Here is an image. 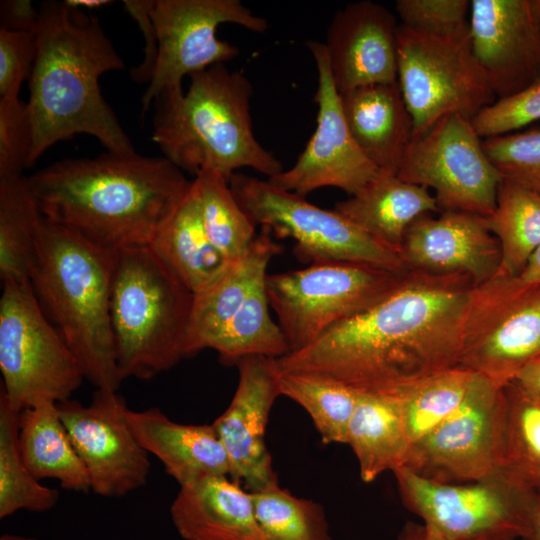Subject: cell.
<instances>
[{"label": "cell", "mask_w": 540, "mask_h": 540, "mask_svg": "<svg viewBox=\"0 0 540 540\" xmlns=\"http://www.w3.org/2000/svg\"><path fill=\"white\" fill-rule=\"evenodd\" d=\"M474 282L461 274L409 270L369 309L311 345L277 358L281 372L329 376L360 391L392 393L458 365Z\"/></svg>", "instance_id": "6da1fadb"}, {"label": "cell", "mask_w": 540, "mask_h": 540, "mask_svg": "<svg viewBox=\"0 0 540 540\" xmlns=\"http://www.w3.org/2000/svg\"><path fill=\"white\" fill-rule=\"evenodd\" d=\"M42 216L107 250L150 246L191 181L164 157L107 152L27 177Z\"/></svg>", "instance_id": "7a4b0ae2"}, {"label": "cell", "mask_w": 540, "mask_h": 540, "mask_svg": "<svg viewBox=\"0 0 540 540\" xmlns=\"http://www.w3.org/2000/svg\"><path fill=\"white\" fill-rule=\"evenodd\" d=\"M38 11L26 102L32 129L28 167L78 134L96 138L114 154L136 153L101 93L100 77L125 64L98 18L64 2H44Z\"/></svg>", "instance_id": "3957f363"}, {"label": "cell", "mask_w": 540, "mask_h": 540, "mask_svg": "<svg viewBox=\"0 0 540 540\" xmlns=\"http://www.w3.org/2000/svg\"><path fill=\"white\" fill-rule=\"evenodd\" d=\"M252 94L248 78L224 63L194 73L186 92L155 100L152 140L164 158L194 176L211 171L229 180L248 167L271 178L283 167L254 136Z\"/></svg>", "instance_id": "277c9868"}, {"label": "cell", "mask_w": 540, "mask_h": 540, "mask_svg": "<svg viewBox=\"0 0 540 540\" xmlns=\"http://www.w3.org/2000/svg\"><path fill=\"white\" fill-rule=\"evenodd\" d=\"M114 253L43 217L30 283L49 321L95 389L123 381L110 318Z\"/></svg>", "instance_id": "5b68a950"}, {"label": "cell", "mask_w": 540, "mask_h": 540, "mask_svg": "<svg viewBox=\"0 0 540 540\" xmlns=\"http://www.w3.org/2000/svg\"><path fill=\"white\" fill-rule=\"evenodd\" d=\"M193 298L150 246L114 252L110 318L123 380H149L186 358Z\"/></svg>", "instance_id": "8992f818"}, {"label": "cell", "mask_w": 540, "mask_h": 540, "mask_svg": "<svg viewBox=\"0 0 540 540\" xmlns=\"http://www.w3.org/2000/svg\"><path fill=\"white\" fill-rule=\"evenodd\" d=\"M0 393L21 412L44 402L61 403L85 380L79 363L43 312L30 281L2 282Z\"/></svg>", "instance_id": "52a82bcc"}, {"label": "cell", "mask_w": 540, "mask_h": 540, "mask_svg": "<svg viewBox=\"0 0 540 540\" xmlns=\"http://www.w3.org/2000/svg\"><path fill=\"white\" fill-rule=\"evenodd\" d=\"M406 274V273H405ZM405 274L364 263L329 261L266 277L270 308L289 353L388 296Z\"/></svg>", "instance_id": "ba28073f"}, {"label": "cell", "mask_w": 540, "mask_h": 540, "mask_svg": "<svg viewBox=\"0 0 540 540\" xmlns=\"http://www.w3.org/2000/svg\"><path fill=\"white\" fill-rule=\"evenodd\" d=\"M228 183L251 222L278 238L293 239L294 253L302 261L364 263L397 274L409 271L398 252L335 210L319 208L303 196L243 173H234Z\"/></svg>", "instance_id": "9c48e42d"}, {"label": "cell", "mask_w": 540, "mask_h": 540, "mask_svg": "<svg viewBox=\"0 0 540 540\" xmlns=\"http://www.w3.org/2000/svg\"><path fill=\"white\" fill-rule=\"evenodd\" d=\"M540 355V286L498 272L475 285L458 365L505 387Z\"/></svg>", "instance_id": "30bf717a"}, {"label": "cell", "mask_w": 540, "mask_h": 540, "mask_svg": "<svg viewBox=\"0 0 540 540\" xmlns=\"http://www.w3.org/2000/svg\"><path fill=\"white\" fill-rule=\"evenodd\" d=\"M397 83L413 122V137L441 118L472 119L496 100L468 34L438 38L399 24Z\"/></svg>", "instance_id": "8fae6325"}, {"label": "cell", "mask_w": 540, "mask_h": 540, "mask_svg": "<svg viewBox=\"0 0 540 540\" xmlns=\"http://www.w3.org/2000/svg\"><path fill=\"white\" fill-rule=\"evenodd\" d=\"M396 175L424 187L443 211L488 217L502 176L483 148L471 119L447 115L412 138Z\"/></svg>", "instance_id": "7c38bea8"}, {"label": "cell", "mask_w": 540, "mask_h": 540, "mask_svg": "<svg viewBox=\"0 0 540 540\" xmlns=\"http://www.w3.org/2000/svg\"><path fill=\"white\" fill-rule=\"evenodd\" d=\"M158 41L155 68L142 98V111L162 94L183 92L185 76L224 63L239 54L231 43L219 40L223 23L250 31L268 30V21L239 0H152L149 5Z\"/></svg>", "instance_id": "4fadbf2b"}, {"label": "cell", "mask_w": 540, "mask_h": 540, "mask_svg": "<svg viewBox=\"0 0 540 540\" xmlns=\"http://www.w3.org/2000/svg\"><path fill=\"white\" fill-rule=\"evenodd\" d=\"M393 473L404 506L444 539H521L533 493L501 476L469 483H444L407 467Z\"/></svg>", "instance_id": "5bb4252c"}, {"label": "cell", "mask_w": 540, "mask_h": 540, "mask_svg": "<svg viewBox=\"0 0 540 540\" xmlns=\"http://www.w3.org/2000/svg\"><path fill=\"white\" fill-rule=\"evenodd\" d=\"M505 408L504 387L481 376L456 411L411 445L403 467L444 483L494 476L502 452Z\"/></svg>", "instance_id": "9a60e30c"}, {"label": "cell", "mask_w": 540, "mask_h": 540, "mask_svg": "<svg viewBox=\"0 0 540 540\" xmlns=\"http://www.w3.org/2000/svg\"><path fill=\"white\" fill-rule=\"evenodd\" d=\"M57 404L94 494L118 498L146 485L149 454L128 423L129 408L122 395L95 389L87 405L71 399Z\"/></svg>", "instance_id": "2e32d148"}, {"label": "cell", "mask_w": 540, "mask_h": 540, "mask_svg": "<svg viewBox=\"0 0 540 540\" xmlns=\"http://www.w3.org/2000/svg\"><path fill=\"white\" fill-rule=\"evenodd\" d=\"M307 47L318 74L314 96L317 126L294 166L267 180L303 197L323 187H335L352 196L379 170L360 150L347 126L324 43L309 41Z\"/></svg>", "instance_id": "e0dca14e"}, {"label": "cell", "mask_w": 540, "mask_h": 540, "mask_svg": "<svg viewBox=\"0 0 540 540\" xmlns=\"http://www.w3.org/2000/svg\"><path fill=\"white\" fill-rule=\"evenodd\" d=\"M239 379L227 409L212 423L230 462V477L249 492L278 486L265 443V431L278 396L277 358L251 355L240 359Z\"/></svg>", "instance_id": "ac0fdd59"}, {"label": "cell", "mask_w": 540, "mask_h": 540, "mask_svg": "<svg viewBox=\"0 0 540 540\" xmlns=\"http://www.w3.org/2000/svg\"><path fill=\"white\" fill-rule=\"evenodd\" d=\"M469 32L496 98L540 79V22L533 0H472Z\"/></svg>", "instance_id": "d6986e66"}, {"label": "cell", "mask_w": 540, "mask_h": 540, "mask_svg": "<svg viewBox=\"0 0 540 540\" xmlns=\"http://www.w3.org/2000/svg\"><path fill=\"white\" fill-rule=\"evenodd\" d=\"M398 27L391 11L369 0L349 3L334 15L324 45L339 94L397 82Z\"/></svg>", "instance_id": "ffe728a7"}, {"label": "cell", "mask_w": 540, "mask_h": 540, "mask_svg": "<svg viewBox=\"0 0 540 540\" xmlns=\"http://www.w3.org/2000/svg\"><path fill=\"white\" fill-rule=\"evenodd\" d=\"M400 255L409 270L461 274L475 285L492 278L501 264V250L486 218L443 211L416 220L404 237Z\"/></svg>", "instance_id": "44dd1931"}, {"label": "cell", "mask_w": 540, "mask_h": 540, "mask_svg": "<svg viewBox=\"0 0 540 540\" xmlns=\"http://www.w3.org/2000/svg\"><path fill=\"white\" fill-rule=\"evenodd\" d=\"M128 423L142 447L185 486L212 476H229L230 462L212 424H183L154 407L127 411Z\"/></svg>", "instance_id": "7402d4cb"}, {"label": "cell", "mask_w": 540, "mask_h": 540, "mask_svg": "<svg viewBox=\"0 0 540 540\" xmlns=\"http://www.w3.org/2000/svg\"><path fill=\"white\" fill-rule=\"evenodd\" d=\"M170 516L184 540H265L251 493L229 476L181 486Z\"/></svg>", "instance_id": "603a6c76"}, {"label": "cell", "mask_w": 540, "mask_h": 540, "mask_svg": "<svg viewBox=\"0 0 540 540\" xmlns=\"http://www.w3.org/2000/svg\"><path fill=\"white\" fill-rule=\"evenodd\" d=\"M347 126L379 171L396 174L413 138V122L398 83H379L339 94Z\"/></svg>", "instance_id": "cb8c5ba5"}, {"label": "cell", "mask_w": 540, "mask_h": 540, "mask_svg": "<svg viewBox=\"0 0 540 540\" xmlns=\"http://www.w3.org/2000/svg\"><path fill=\"white\" fill-rule=\"evenodd\" d=\"M281 252L272 232L261 227L247 253L210 287L194 294L186 332V358L212 347L252 291L267 277L271 259Z\"/></svg>", "instance_id": "d4e9b609"}, {"label": "cell", "mask_w": 540, "mask_h": 540, "mask_svg": "<svg viewBox=\"0 0 540 540\" xmlns=\"http://www.w3.org/2000/svg\"><path fill=\"white\" fill-rule=\"evenodd\" d=\"M334 210L399 254L410 226L423 216L441 212L428 189L382 171Z\"/></svg>", "instance_id": "484cf974"}, {"label": "cell", "mask_w": 540, "mask_h": 540, "mask_svg": "<svg viewBox=\"0 0 540 540\" xmlns=\"http://www.w3.org/2000/svg\"><path fill=\"white\" fill-rule=\"evenodd\" d=\"M150 247L193 294L214 284L233 263L208 238L192 181Z\"/></svg>", "instance_id": "4316f807"}, {"label": "cell", "mask_w": 540, "mask_h": 540, "mask_svg": "<svg viewBox=\"0 0 540 540\" xmlns=\"http://www.w3.org/2000/svg\"><path fill=\"white\" fill-rule=\"evenodd\" d=\"M346 444L358 461L365 483L403 467L411 444L397 398L389 393L361 391L349 422Z\"/></svg>", "instance_id": "83f0119b"}, {"label": "cell", "mask_w": 540, "mask_h": 540, "mask_svg": "<svg viewBox=\"0 0 540 540\" xmlns=\"http://www.w3.org/2000/svg\"><path fill=\"white\" fill-rule=\"evenodd\" d=\"M18 443L29 471L65 490L91 491L87 470L60 417L58 404L44 402L19 413Z\"/></svg>", "instance_id": "f1b7e54d"}, {"label": "cell", "mask_w": 540, "mask_h": 540, "mask_svg": "<svg viewBox=\"0 0 540 540\" xmlns=\"http://www.w3.org/2000/svg\"><path fill=\"white\" fill-rule=\"evenodd\" d=\"M43 216L23 175L0 178V278L30 281Z\"/></svg>", "instance_id": "f546056e"}, {"label": "cell", "mask_w": 540, "mask_h": 540, "mask_svg": "<svg viewBox=\"0 0 540 540\" xmlns=\"http://www.w3.org/2000/svg\"><path fill=\"white\" fill-rule=\"evenodd\" d=\"M504 391L503 444L495 475L540 495V402L513 382L506 385Z\"/></svg>", "instance_id": "4dcf8cb0"}, {"label": "cell", "mask_w": 540, "mask_h": 540, "mask_svg": "<svg viewBox=\"0 0 540 540\" xmlns=\"http://www.w3.org/2000/svg\"><path fill=\"white\" fill-rule=\"evenodd\" d=\"M481 376L457 365L389 393L399 402L410 444L456 411Z\"/></svg>", "instance_id": "1f68e13d"}, {"label": "cell", "mask_w": 540, "mask_h": 540, "mask_svg": "<svg viewBox=\"0 0 540 540\" xmlns=\"http://www.w3.org/2000/svg\"><path fill=\"white\" fill-rule=\"evenodd\" d=\"M486 222L500 245L499 270L518 276L540 245V195L502 178Z\"/></svg>", "instance_id": "d6a6232c"}, {"label": "cell", "mask_w": 540, "mask_h": 540, "mask_svg": "<svg viewBox=\"0 0 540 540\" xmlns=\"http://www.w3.org/2000/svg\"><path fill=\"white\" fill-rule=\"evenodd\" d=\"M278 383L281 395L306 410L324 444H346L360 390L329 376L303 371H280Z\"/></svg>", "instance_id": "836d02e7"}, {"label": "cell", "mask_w": 540, "mask_h": 540, "mask_svg": "<svg viewBox=\"0 0 540 540\" xmlns=\"http://www.w3.org/2000/svg\"><path fill=\"white\" fill-rule=\"evenodd\" d=\"M19 412L0 393V519L19 510L46 512L58 503L57 489L47 487L26 466L18 443Z\"/></svg>", "instance_id": "e575fe53"}, {"label": "cell", "mask_w": 540, "mask_h": 540, "mask_svg": "<svg viewBox=\"0 0 540 540\" xmlns=\"http://www.w3.org/2000/svg\"><path fill=\"white\" fill-rule=\"evenodd\" d=\"M205 232L230 262L242 258L251 247L256 226L235 199L228 180L203 171L192 180Z\"/></svg>", "instance_id": "d590c367"}, {"label": "cell", "mask_w": 540, "mask_h": 540, "mask_svg": "<svg viewBox=\"0 0 540 540\" xmlns=\"http://www.w3.org/2000/svg\"><path fill=\"white\" fill-rule=\"evenodd\" d=\"M266 280L249 295L211 349L225 365L247 356L263 355L280 358L289 353L283 333L270 316Z\"/></svg>", "instance_id": "8d00e7d4"}, {"label": "cell", "mask_w": 540, "mask_h": 540, "mask_svg": "<svg viewBox=\"0 0 540 540\" xmlns=\"http://www.w3.org/2000/svg\"><path fill=\"white\" fill-rule=\"evenodd\" d=\"M265 540H331L324 507L279 485L250 492Z\"/></svg>", "instance_id": "74e56055"}, {"label": "cell", "mask_w": 540, "mask_h": 540, "mask_svg": "<svg viewBox=\"0 0 540 540\" xmlns=\"http://www.w3.org/2000/svg\"><path fill=\"white\" fill-rule=\"evenodd\" d=\"M502 178L540 195V128L483 140Z\"/></svg>", "instance_id": "f35d334b"}, {"label": "cell", "mask_w": 540, "mask_h": 540, "mask_svg": "<svg viewBox=\"0 0 540 540\" xmlns=\"http://www.w3.org/2000/svg\"><path fill=\"white\" fill-rule=\"evenodd\" d=\"M469 0H397L395 9L401 25L438 38L469 33Z\"/></svg>", "instance_id": "ab89813d"}, {"label": "cell", "mask_w": 540, "mask_h": 540, "mask_svg": "<svg viewBox=\"0 0 540 540\" xmlns=\"http://www.w3.org/2000/svg\"><path fill=\"white\" fill-rule=\"evenodd\" d=\"M540 120V79L509 96L496 98L472 119L477 134L484 139L518 132Z\"/></svg>", "instance_id": "60d3db41"}, {"label": "cell", "mask_w": 540, "mask_h": 540, "mask_svg": "<svg viewBox=\"0 0 540 540\" xmlns=\"http://www.w3.org/2000/svg\"><path fill=\"white\" fill-rule=\"evenodd\" d=\"M31 142L27 103L19 96L0 98V178L23 175Z\"/></svg>", "instance_id": "b9f144b4"}, {"label": "cell", "mask_w": 540, "mask_h": 540, "mask_svg": "<svg viewBox=\"0 0 540 540\" xmlns=\"http://www.w3.org/2000/svg\"><path fill=\"white\" fill-rule=\"evenodd\" d=\"M36 54L35 32L0 28V98L19 96Z\"/></svg>", "instance_id": "7bdbcfd3"}, {"label": "cell", "mask_w": 540, "mask_h": 540, "mask_svg": "<svg viewBox=\"0 0 540 540\" xmlns=\"http://www.w3.org/2000/svg\"><path fill=\"white\" fill-rule=\"evenodd\" d=\"M123 3L126 11L138 23L146 41L144 60L138 67L132 68L130 74L132 79L136 82L149 83L155 68L158 53L157 35L149 13L150 1L125 0Z\"/></svg>", "instance_id": "ee69618b"}, {"label": "cell", "mask_w": 540, "mask_h": 540, "mask_svg": "<svg viewBox=\"0 0 540 540\" xmlns=\"http://www.w3.org/2000/svg\"><path fill=\"white\" fill-rule=\"evenodd\" d=\"M39 11H36L31 1L13 0L1 3V19L3 27L35 32Z\"/></svg>", "instance_id": "f6af8a7d"}, {"label": "cell", "mask_w": 540, "mask_h": 540, "mask_svg": "<svg viewBox=\"0 0 540 540\" xmlns=\"http://www.w3.org/2000/svg\"><path fill=\"white\" fill-rule=\"evenodd\" d=\"M513 383L540 402V355L531 360L518 373Z\"/></svg>", "instance_id": "bcb514c9"}, {"label": "cell", "mask_w": 540, "mask_h": 540, "mask_svg": "<svg viewBox=\"0 0 540 540\" xmlns=\"http://www.w3.org/2000/svg\"><path fill=\"white\" fill-rule=\"evenodd\" d=\"M522 540H540V495L531 494L526 516Z\"/></svg>", "instance_id": "7dc6e473"}, {"label": "cell", "mask_w": 540, "mask_h": 540, "mask_svg": "<svg viewBox=\"0 0 540 540\" xmlns=\"http://www.w3.org/2000/svg\"><path fill=\"white\" fill-rule=\"evenodd\" d=\"M395 540H446L423 523L409 521L399 531Z\"/></svg>", "instance_id": "c3c4849f"}, {"label": "cell", "mask_w": 540, "mask_h": 540, "mask_svg": "<svg viewBox=\"0 0 540 540\" xmlns=\"http://www.w3.org/2000/svg\"><path fill=\"white\" fill-rule=\"evenodd\" d=\"M518 276L526 283L540 286V245L531 254Z\"/></svg>", "instance_id": "681fc988"}, {"label": "cell", "mask_w": 540, "mask_h": 540, "mask_svg": "<svg viewBox=\"0 0 540 540\" xmlns=\"http://www.w3.org/2000/svg\"><path fill=\"white\" fill-rule=\"evenodd\" d=\"M63 2L70 8L79 9L82 11L98 9L112 3L108 0H65Z\"/></svg>", "instance_id": "f907efd6"}, {"label": "cell", "mask_w": 540, "mask_h": 540, "mask_svg": "<svg viewBox=\"0 0 540 540\" xmlns=\"http://www.w3.org/2000/svg\"><path fill=\"white\" fill-rule=\"evenodd\" d=\"M0 540H37L32 537L17 535V534H3Z\"/></svg>", "instance_id": "816d5d0a"}, {"label": "cell", "mask_w": 540, "mask_h": 540, "mask_svg": "<svg viewBox=\"0 0 540 540\" xmlns=\"http://www.w3.org/2000/svg\"><path fill=\"white\" fill-rule=\"evenodd\" d=\"M534 8L540 22V0H533Z\"/></svg>", "instance_id": "f5cc1de1"}]
</instances>
